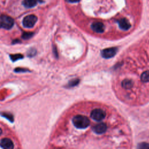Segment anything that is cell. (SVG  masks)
<instances>
[{"instance_id":"obj_1","label":"cell","mask_w":149,"mask_h":149,"mask_svg":"<svg viewBox=\"0 0 149 149\" xmlns=\"http://www.w3.org/2000/svg\"><path fill=\"white\" fill-rule=\"evenodd\" d=\"M72 122L74 126L78 129H85L90 124V121L88 118L81 115H77L73 117Z\"/></svg>"},{"instance_id":"obj_2","label":"cell","mask_w":149,"mask_h":149,"mask_svg":"<svg viewBox=\"0 0 149 149\" xmlns=\"http://www.w3.org/2000/svg\"><path fill=\"white\" fill-rule=\"evenodd\" d=\"M14 24L13 19L8 16L2 15L0 16V27L5 29H10Z\"/></svg>"},{"instance_id":"obj_3","label":"cell","mask_w":149,"mask_h":149,"mask_svg":"<svg viewBox=\"0 0 149 149\" xmlns=\"http://www.w3.org/2000/svg\"><path fill=\"white\" fill-rule=\"evenodd\" d=\"M106 116V113L105 112L100 108H96L93 110L90 113V116L91 118L95 120V121L100 122Z\"/></svg>"},{"instance_id":"obj_4","label":"cell","mask_w":149,"mask_h":149,"mask_svg":"<svg viewBox=\"0 0 149 149\" xmlns=\"http://www.w3.org/2000/svg\"><path fill=\"white\" fill-rule=\"evenodd\" d=\"M37 20V17L34 15L26 16L23 20V24L25 27H33Z\"/></svg>"},{"instance_id":"obj_5","label":"cell","mask_w":149,"mask_h":149,"mask_svg":"<svg viewBox=\"0 0 149 149\" xmlns=\"http://www.w3.org/2000/svg\"><path fill=\"white\" fill-rule=\"evenodd\" d=\"M117 51L118 49L116 48H108L104 49L101 52V55L105 58H109L113 56L116 54Z\"/></svg>"},{"instance_id":"obj_6","label":"cell","mask_w":149,"mask_h":149,"mask_svg":"<svg viewBox=\"0 0 149 149\" xmlns=\"http://www.w3.org/2000/svg\"><path fill=\"white\" fill-rule=\"evenodd\" d=\"M93 131L97 134H103L107 130V126L105 123L100 122L98 124H97L93 127Z\"/></svg>"},{"instance_id":"obj_7","label":"cell","mask_w":149,"mask_h":149,"mask_svg":"<svg viewBox=\"0 0 149 149\" xmlns=\"http://www.w3.org/2000/svg\"><path fill=\"white\" fill-rule=\"evenodd\" d=\"M0 146L5 149H12L13 148L12 141L8 138L2 139L0 141Z\"/></svg>"},{"instance_id":"obj_8","label":"cell","mask_w":149,"mask_h":149,"mask_svg":"<svg viewBox=\"0 0 149 149\" xmlns=\"http://www.w3.org/2000/svg\"><path fill=\"white\" fill-rule=\"evenodd\" d=\"M104 25L101 22H94L91 24L92 30L95 33H102L104 31Z\"/></svg>"},{"instance_id":"obj_9","label":"cell","mask_w":149,"mask_h":149,"mask_svg":"<svg viewBox=\"0 0 149 149\" xmlns=\"http://www.w3.org/2000/svg\"><path fill=\"white\" fill-rule=\"evenodd\" d=\"M118 24H119V27L123 30H128L131 26L129 22L125 18L120 19V20H119Z\"/></svg>"},{"instance_id":"obj_10","label":"cell","mask_w":149,"mask_h":149,"mask_svg":"<svg viewBox=\"0 0 149 149\" xmlns=\"http://www.w3.org/2000/svg\"><path fill=\"white\" fill-rule=\"evenodd\" d=\"M23 3L26 8H32L36 5L37 0H24Z\"/></svg>"},{"instance_id":"obj_11","label":"cell","mask_w":149,"mask_h":149,"mask_svg":"<svg viewBox=\"0 0 149 149\" xmlns=\"http://www.w3.org/2000/svg\"><path fill=\"white\" fill-rule=\"evenodd\" d=\"M141 80L144 82H149V71H146L142 74Z\"/></svg>"},{"instance_id":"obj_12","label":"cell","mask_w":149,"mask_h":149,"mask_svg":"<svg viewBox=\"0 0 149 149\" xmlns=\"http://www.w3.org/2000/svg\"><path fill=\"white\" fill-rule=\"evenodd\" d=\"M22 58H23V56L20 54H16V55H11V56H10V58L13 61H16L17 59H21Z\"/></svg>"},{"instance_id":"obj_13","label":"cell","mask_w":149,"mask_h":149,"mask_svg":"<svg viewBox=\"0 0 149 149\" xmlns=\"http://www.w3.org/2000/svg\"><path fill=\"white\" fill-rule=\"evenodd\" d=\"M33 34L31 33H25L23 34L22 37L23 38H25V39H27V38H29L30 37H31L32 36Z\"/></svg>"},{"instance_id":"obj_14","label":"cell","mask_w":149,"mask_h":149,"mask_svg":"<svg viewBox=\"0 0 149 149\" xmlns=\"http://www.w3.org/2000/svg\"><path fill=\"white\" fill-rule=\"evenodd\" d=\"M66 1L70 3H75V2H78L80 0H66Z\"/></svg>"},{"instance_id":"obj_15","label":"cell","mask_w":149,"mask_h":149,"mask_svg":"<svg viewBox=\"0 0 149 149\" xmlns=\"http://www.w3.org/2000/svg\"><path fill=\"white\" fill-rule=\"evenodd\" d=\"M2 134V130H1V129L0 128V135Z\"/></svg>"}]
</instances>
